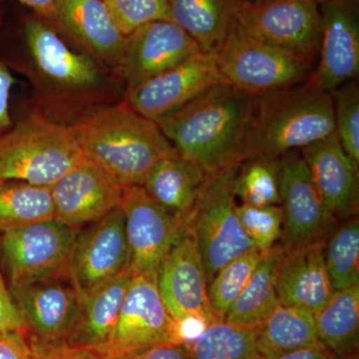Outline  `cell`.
I'll return each instance as SVG.
<instances>
[{"instance_id": "1", "label": "cell", "mask_w": 359, "mask_h": 359, "mask_svg": "<svg viewBox=\"0 0 359 359\" xmlns=\"http://www.w3.org/2000/svg\"><path fill=\"white\" fill-rule=\"evenodd\" d=\"M256 99L219 84L155 122L180 156L216 174L242 163Z\"/></svg>"}, {"instance_id": "2", "label": "cell", "mask_w": 359, "mask_h": 359, "mask_svg": "<svg viewBox=\"0 0 359 359\" xmlns=\"http://www.w3.org/2000/svg\"><path fill=\"white\" fill-rule=\"evenodd\" d=\"M68 126L85 159L123 187L143 185L153 167L176 152L157 123L125 101L84 113Z\"/></svg>"}, {"instance_id": "3", "label": "cell", "mask_w": 359, "mask_h": 359, "mask_svg": "<svg viewBox=\"0 0 359 359\" xmlns=\"http://www.w3.org/2000/svg\"><path fill=\"white\" fill-rule=\"evenodd\" d=\"M334 133L330 93L304 83L257 96L243 148V161L304 149Z\"/></svg>"}, {"instance_id": "4", "label": "cell", "mask_w": 359, "mask_h": 359, "mask_svg": "<svg viewBox=\"0 0 359 359\" xmlns=\"http://www.w3.org/2000/svg\"><path fill=\"white\" fill-rule=\"evenodd\" d=\"M84 160L69 126L40 113L0 135V181L51 187Z\"/></svg>"}, {"instance_id": "5", "label": "cell", "mask_w": 359, "mask_h": 359, "mask_svg": "<svg viewBox=\"0 0 359 359\" xmlns=\"http://www.w3.org/2000/svg\"><path fill=\"white\" fill-rule=\"evenodd\" d=\"M216 59L226 83L252 96L304 83L316 66L255 39L235 22Z\"/></svg>"}, {"instance_id": "6", "label": "cell", "mask_w": 359, "mask_h": 359, "mask_svg": "<svg viewBox=\"0 0 359 359\" xmlns=\"http://www.w3.org/2000/svg\"><path fill=\"white\" fill-rule=\"evenodd\" d=\"M80 230L52 219L2 233L0 259L9 290L70 276L71 256Z\"/></svg>"}, {"instance_id": "7", "label": "cell", "mask_w": 359, "mask_h": 359, "mask_svg": "<svg viewBox=\"0 0 359 359\" xmlns=\"http://www.w3.org/2000/svg\"><path fill=\"white\" fill-rule=\"evenodd\" d=\"M238 165L210 175L189 226L200 250L208 285L219 269L255 249L241 224L233 190Z\"/></svg>"}, {"instance_id": "8", "label": "cell", "mask_w": 359, "mask_h": 359, "mask_svg": "<svg viewBox=\"0 0 359 359\" xmlns=\"http://www.w3.org/2000/svg\"><path fill=\"white\" fill-rule=\"evenodd\" d=\"M233 22L250 36L316 63L320 50V6L311 0H233Z\"/></svg>"}, {"instance_id": "9", "label": "cell", "mask_w": 359, "mask_h": 359, "mask_svg": "<svg viewBox=\"0 0 359 359\" xmlns=\"http://www.w3.org/2000/svg\"><path fill=\"white\" fill-rule=\"evenodd\" d=\"M170 344H182L178 321L168 311L156 282L133 275L109 339L98 353L105 359H125Z\"/></svg>"}, {"instance_id": "10", "label": "cell", "mask_w": 359, "mask_h": 359, "mask_svg": "<svg viewBox=\"0 0 359 359\" xmlns=\"http://www.w3.org/2000/svg\"><path fill=\"white\" fill-rule=\"evenodd\" d=\"M25 34L30 59L42 84L58 95H84L98 89L102 73L95 59L73 50L47 21L28 16Z\"/></svg>"}, {"instance_id": "11", "label": "cell", "mask_w": 359, "mask_h": 359, "mask_svg": "<svg viewBox=\"0 0 359 359\" xmlns=\"http://www.w3.org/2000/svg\"><path fill=\"white\" fill-rule=\"evenodd\" d=\"M119 207L131 252L130 269L156 282L161 263L188 224L161 207L143 186L125 187Z\"/></svg>"}, {"instance_id": "12", "label": "cell", "mask_w": 359, "mask_h": 359, "mask_svg": "<svg viewBox=\"0 0 359 359\" xmlns=\"http://www.w3.org/2000/svg\"><path fill=\"white\" fill-rule=\"evenodd\" d=\"M278 185L283 215L280 247L290 250L325 238L335 218L297 151L280 156Z\"/></svg>"}, {"instance_id": "13", "label": "cell", "mask_w": 359, "mask_h": 359, "mask_svg": "<svg viewBox=\"0 0 359 359\" xmlns=\"http://www.w3.org/2000/svg\"><path fill=\"white\" fill-rule=\"evenodd\" d=\"M224 83L216 56L201 52L127 89L125 102L139 114L157 121L212 87Z\"/></svg>"}, {"instance_id": "14", "label": "cell", "mask_w": 359, "mask_h": 359, "mask_svg": "<svg viewBox=\"0 0 359 359\" xmlns=\"http://www.w3.org/2000/svg\"><path fill=\"white\" fill-rule=\"evenodd\" d=\"M320 50L306 81L334 91L359 74V0H330L320 6Z\"/></svg>"}, {"instance_id": "15", "label": "cell", "mask_w": 359, "mask_h": 359, "mask_svg": "<svg viewBox=\"0 0 359 359\" xmlns=\"http://www.w3.org/2000/svg\"><path fill=\"white\" fill-rule=\"evenodd\" d=\"M125 218L117 207L81 229L73 248L69 276L80 295L130 269Z\"/></svg>"}, {"instance_id": "16", "label": "cell", "mask_w": 359, "mask_h": 359, "mask_svg": "<svg viewBox=\"0 0 359 359\" xmlns=\"http://www.w3.org/2000/svg\"><path fill=\"white\" fill-rule=\"evenodd\" d=\"M11 292L26 332L39 353L66 344L81 299L70 276L52 278Z\"/></svg>"}, {"instance_id": "17", "label": "cell", "mask_w": 359, "mask_h": 359, "mask_svg": "<svg viewBox=\"0 0 359 359\" xmlns=\"http://www.w3.org/2000/svg\"><path fill=\"white\" fill-rule=\"evenodd\" d=\"M165 306L176 321L197 318L214 323L204 263L190 226L164 257L156 280Z\"/></svg>"}, {"instance_id": "18", "label": "cell", "mask_w": 359, "mask_h": 359, "mask_svg": "<svg viewBox=\"0 0 359 359\" xmlns=\"http://www.w3.org/2000/svg\"><path fill=\"white\" fill-rule=\"evenodd\" d=\"M201 52L197 42L173 21H152L127 35L114 70L129 89Z\"/></svg>"}, {"instance_id": "19", "label": "cell", "mask_w": 359, "mask_h": 359, "mask_svg": "<svg viewBox=\"0 0 359 359\" xmlns=\"http://www.w3.org/2000/svg\"><path fill=\"white\" fill-rule=\"evenodd\" d=\"M124 188L85 159L50 187L55 219L73 228L88 226L119 207Z\"/></svg>"}, {"instance_id": "20", "label": "cell", "mask_w": 359, "mask_h": 359, "mask_svg": "<svg viewBox=\"0 0 359 359\" xmlns=\"http://www.w3.org/2000/svg\"><path fill=\"white\" fill-rule=\"evenodd\" d=\"M97 60L115 68L126 42L105 0H58L47 21Z\"/></svg>"}, {"instance_id": "21", "label": "cell", "mask_w": 359, "mask_h": 359, "mask_svg": "<svg viewBox=\"0 0 359 359\" xmlns=\"http://www.w3.org/2000/svg\"><path fill=\"white\" fill-rule=\"evenodd\" d=\"M314 184L332 216L347 219L358 210V164L334 133L302 149Z\"/></svg>"}, {"instance_id": "22", "label": "cell", "mask_w": 359, "mask_h": 359, "mask_svg": "<svg viewBox=\"0 0 359 359\" xmlns=\"http://www.w3.org/2000/svg\"><path fill=\"white\" fill-rule=\"evenodd\" d=\"M325 240L283 250L276 275L280 304L316 314L330 301L334 290L325 266Z\"/></svg>"}, {"instance_id": "23", "label": "cell", "mask_w": 359, "mask_h": 359, "mask_svg": "<svg viewBox=\"0 0 359 359\" xmlns=\"http://www.w3.org/2000/svg\"><path fill=\"white\" fill-rule=\"evenodd\" d=\"M209 176L176 151L153 167L142 186L161 207L189 224Z\"/></svg>"}, {"instance_id": "24", "label": "cell", "mask_w": 359, "mask_h": 359, "mask_svg": "<svg viewBox=\"0 0 359 359\" xmlns=\"http://www.w3.org/2000/svg\"><path fill=\"white\" fill-rule=\"evenodd\" d=\"M131 269L80 295L76 321L66 344L100 351L109 339L131 283Z\"/></svg>"}, {"instance_id": "25", "label": "cell", "mask_w": 359, "mask_h": 359, "mask_svg": "<svg viewBox=\"0 0 359 359\" xmlns=\"http://www.w3.org/2000/svg\"><path fill=\"white\" fill-rule=\"evenodd\" d=\"M257 351L264 359H276L318 344L314 314L278 304L254 327Z\"/></svg>"}, {"instance_id": "26", "label": "cell", "mask_w": 359, "mask_h": 359, "mask_svg": "<svg viewBox=\"0 0 359 359\" xmlns=\"http://www.w3.org/2000/svg\"><path fill=\"white\" fill-rule=\"evenodd\" d=\"M169 16L203 53L216 56L233 22V0H169Z\"/></svg>"}, {"instance_id": "27", "label": "cell", "mask_w": 359, "mask_h": 359, "mask_svg": "<svg viewBox=\"0 0 359 359\" xmlns=\"http://www.w3.org/2000/svg\"><path fill=\"white\" fill-rule=\"evenodd\" d=\"M314 318L321 346L339 359H358L359 285L334 292Z\"/></svg>"}, {"instance_id": "28", "label": "cell", "mask_w": 359, "mask_h": 359, "mask_svg": "<svg viewBox=\"0 0 359 359\" xmlns=\"http://www.w3.org/2000/svg\"><path fill=\"white\" fill-rule=\"evenodd\" d=\"M283 255V250L280 245L264 252L249 283L229 309L224 320L254 328L280 304L276 295V275Z\"/></svg>"}, {"instance_id": "29", "label": "cell", "mask_w": 359, "mask_h": 359, "mask_svg": "<svg viewBox=\"0 0 359 359\" xmlns=\"http://www.w3.org/2000/svg\"><path fill=\"white\" fill-rule=\"evenodd\" d=\"M55 219L50 187L0 181V233Z\"/></svg>"}, {"instance_id": "30", "label": "cell", "mask_w": 359, "mask_h": 359, "mask_svg": "<svg viewBox=\"0 0 359 359\" xmlns=\"http://www.w3.org/2000/svg\"><path fill=\"white\" fill-rule=\"evenodd\" d=\"M188 359H264L254 328L224 320L214 321L188 346Z\"/></svg>"}, {"instance_id": "31", "label": "cell", "mask_w": 359, "mask_h": 359, "mask_svg": "<svg viewBox=\"0 0 359 359\" xmlns=\"http://www.w3.org/2000/svg\"><path fill=\"white\" fill-rule=\"evenodd\" d=\"M278 162L280 157L262 155L238 165L233 190L241 204L257 207L280 205Z\"/></svg>"}, {"instance_id": "32", "label": "cell", "mask_w": 359, "mask_h": 359, "mask_svg": "<svg viewBox=\"0 0 359 359\" xmlns=\"http://www.w3.org/2000/svg\"><path fill=\"white\" fill-rule=\"evenodd\" d=\"M325 261L334 292L359 285V222L355 217L325 240Z\"/></svg>"}, {"instance_id": "33", "label": "cell", "mask_w": 359, "mask_h": 359, "mask_svg": "<svg viewBox=\"0 0 359 359\" xmlns=\"http://www.w3.org/2000/svg\"><path fill=\"white\" fill-rule=\"evenodd\" d=\"M264 254L257 249L250 250L224 266L209 283L210 306L219 320H224L229 309L249 283Z\"/></svg>"}, {"instance_id": "34", "label": "cell", "mask_w": 359, "mask_h": 359, "mask_svg": "<svg viewBox=\"0 0 359 359\" xmlns=\"http://www.w3.org/2000/svg\"><path fill=\"white\" fill-rule=\"evenodd\" d=\"M334 104V133L342 148L359 165V85L346 82L330 92Z\"/></svg>"}, {"instance_id": "35", "label": "cell", "mask_w": 359, "mask_h": 359, "mask_svg": "<svg viewBox=\"0 0 359 359\" xmlns=\"http://www.w3.org/2000/svg\"><path fill=\"white\" fill-rule=\"evenodd\" d=\"M241 224L255 249L268 252L275 247L282 236L283 215L280 205H238Z\"/></svg>"}, {"instance_id": "36", "label": "cell", "mask_w": 359, "mask_h": 359, "mask_svg": "<svg viewBox=\"0 0 359 359\" xmlns=\"http://www.w3.org/2000/svg\"><path fill=\"white\" fill-rule=\"evenodd\" d=\"M124 35L156 20H170L169 0H105Z\"/></svg>"}, {"instance_id": "37", "label": "cell", "mask_w": 359, "mask_h": 359, "mask_svg": "<svg viewBox=\"0 0 359 359\" xmlns=\"http://www.w3.org/2000/svg\"><path fill=\"white\" fill-rule=\"evenodd\" d=\"M0 359H39L25 330H11L0 334Z\"/></svg>"}, {"instance_id": "38", "label": "cell", "mask_w": 359, "mask_h": 359, "mask_svg": "<svg viewBox=\"0 0 359 359\" xmlns=\"http://www.w3.org/2000/svg\"><path fill=\"white\" fill-rule=\"evenodd\" d=\"M11 330H25V323L6 280L0 273V334Z\"/></svg>"}, {"instance_id": "39", "label": "cell", "mask_w": 359, "mask_h": 359, "mask_svg": "<svg viewBox=\"0 0 359 359\" xmlns=\"http://www.w3.org/2000/svg\"><path fill=\"white\" fill-rule=\"evenodd\" d=\"M14 82L15 80L13 74L4 60L0 58V135L13 125L11 114V96Z\"/></svg>"}, {"instance_id": "40", "label": "cell", "mask_w": 359, "mask_h": 359, "mask_svg": "<svg viewBox=\"0 0 359 359\" xmlns=\"http://www.w3.org/2000/svg\"><path fill=\"white\" fill-rule=\"evenodd\" d=\"M39 359H105L98 351L67 344L47 347L39 353Z\"/></svg>"}, {"instance_id": "41", "label": "cell", "mask_w": 359, "mask_h": 359, "mask_svg": "<svg viewBox=\"0 0 359 359\" xmlns=\"http://www.w3.org/2000/svg\"><path fill=\"white\" fill-rule=\"evenodd\" d=\"M125 359H188V346L183 344H163Z\"/></svg>"}, {"instance_id": "42", "label": "cell", "mask_w": 359, "mask_h": 359, "mask_svg": "<svg viewBox=\"0 0 359 359\" xmlns=\"http://www.w3.org/2000/svg\"><path fill=\"white\" fill-rule=\"evenodd\" d=\"M276 359H339L330 351H328L325 346H321L320 342L313 346L297 349L287 354L280 356Z\"/></svg>"}, {"instance_id": "43", "label": "cell", "mask_w": 359, "mask_h": 359, "mask_svg": "<svg viewBox=\"0 0 359 359\" xmlns=\"http://www.w3.org/2000/svg\"><path fill=\"white\" fill-rule=\"evenodd\" d=\"M32 9L35 16L45 21H49L55 13L58 0H16Z\"/></svg>"}, {"instance_id": "44", "label": "cell", "mask_w": 359, "mask_h": 359, "mask_svg": "<svg viewBox=\"0 0 359 359\" xmlns=\"http://www.w3.org/2000/svg\"><path fill=\"white\" fill-rule=\"evenodd\" d=\"M314 4H318V6H320V4H325V2L330 1V0H311Z\"/></svg>"}, {"instance_id": "45", "label": "cell", "mask_w": 359, "mask_h": 359, "mask_svg": "<svg viewBox=\"0 0 359 359\" xmlns=\"http://www.w3.org/2000/svg\"><path fill=\"white\" fill-rule=\"evenodd\" d=\"M245 1L252 2V4H262V2L269 1V0H245Z\"/></svg>"}]
</instances>
